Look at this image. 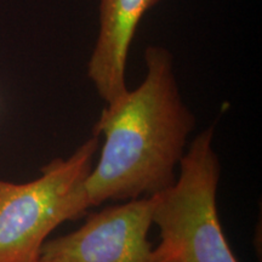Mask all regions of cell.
I'll use <instances>...</instances> for the list:
<instances>
[{
    "label": "cell",
    "instance_id": "obj_5",
    "mask_svg": "<svg viewBox=\"0 0 262 262\" xmlns=\"http://www.w3.org/2000/svg\"><path fill=\"white\" fill-rule=\"evenodd\" d=\"M160 0H101L100 31L88 63V77L106 104L127 93L125 67L137 26Z\"/></svg>",
    "mask_w": 262,
    "mask_h": 262
},
{
    "label": "cell",
    "instance_id": "obj_1",
    "mask_svg": "<svg viewBox=\"0 0 262 262\" xmlns=\"http://www.w3.org/2000/svg\"><path fill=\"white\" fill-rule=\"evenodd\" d=\"M147 73L135 90L106 104L93 127L100 159L71 194L72 220L106 202L159 194L173 185L195 118L180 95L171 52L145 51Z\"/></svg>",
    "mask_w": 262,
    "mask_h": 262
},
{
    "label": "cell",
    "instance_id": "obj_4",
    "mask_svg": "<svg viewBox=\"0 0 262 262\" xmlns=\"http://www.w3.org/2000/svg\"><path fill=\"white\" fill-rule=\"evenodd\" d=\"M158 194L107 206L74 232L45 241L38 262H150Z\"/></svg>",
    "mask_w": 262,
    "mask_h": 262
},
{
    "label": "cell",
    "instance_id": "obj_2",
    "mask_svg": "<svg viewBox=\"0 0 262 262\" xmlns=\"http://www.w3.org/2000/svg\"><path fill=\"white\" fill-rule=\"evenodd\" d=\"M212 140L210 126L192 141L179 164V178L158 194L153 225L160 241L150 262H238L219 219L221 165Z\"/></svg>",
    "mask_w": 262,
    "mask_h": 262
},
{
    "label": "cell",
    "instance_id": "obj_3",
    "mask_svg": "<svg viewBox=\"0 0 262 262\" xmlns=\"http://www.w3.org/2000/svg\"><path fill=\"white\" fill-rule=\"evenodd\" d=\"M100 136L93 135L68 158L52 159L26 183L0 179V262H38L48 235L72 220L71 194L93 169Z\"/></svg>",
    "mask_w": 262,
    "mask_h": 262
}]
</instances>
